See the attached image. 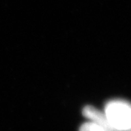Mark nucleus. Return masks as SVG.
I'll use <instances>...</instances> for the list:
<instances>
[{
  "label": "nucleus",
  "instance_id": "4",
  "mask_svg": "<svg viewBox=\"0 0 131 131\" xmlns=\"http://www.w3.org/2000/svg\"><path fill=\"white\" fill-rule=\"evenodd\" d=\"M126 131H131V129L130 130H126Z\"/></svg>",
  "mask_w": 131,
  "mask_h": 131
},
{
  "label": "nucleus",
  "instance_id": "1",
  "mask_svg": "<svg viewBox=\"0 0 131 131\" xmlns=\"http://www.w3.org/2000/svg\"><path fill=\"white\" fill-rule=\"evenodd\" d=\"M104 114L115 131H126L131 129V103L117 99L108 101Z\"/></svg>",
  "mask_w": 131,
  "mask_h": 131
},
{
  "label": "nucleus",
  "instance_id": "2",
  "mask_svg": "<svg viewBox=\"0 0 131 131\" xmlns=\"http://www.w3.org/2000/svg\"><path fill=\"white\" fill-rule=\"evenodd\" d=\"M82 114L86 118L89 119L90 122H94L102 127L106 131H115L109 124L105 114L101 112L96 108L92 106H87L83 108Z\"/></svg>",
  "mask_w": 131,
  "mask_h": 131
},
{
  "label": "nucleus",
  "instance_id": "3",
  "mask_svg": "<svg viewBox=\"0 0 131 131\" xmlns=\"http://www.w3.org/2000/svg\"><path fill=\"white\" fill-rule=\"evenodd\" d=\"M80 131H106L102 127L93 122H88L80 127Z\"/></svg>",
  "mask_w": 131,
  "mask_h": 131
}]
</instances>
